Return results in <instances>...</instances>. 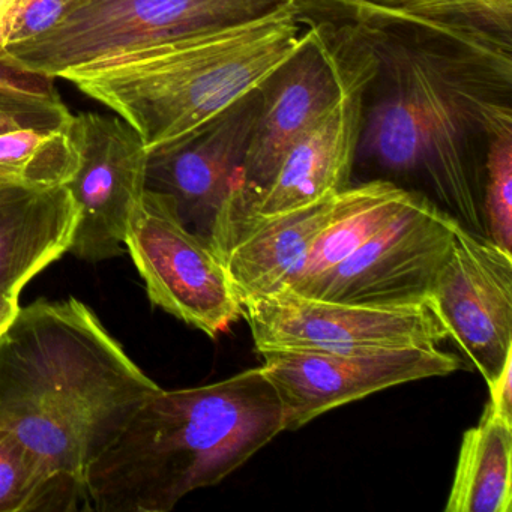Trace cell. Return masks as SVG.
Instances as JSON below:
<instances>
[{"label":"cell","mask_w":512,"mask_h":512,"mask_svg":"<svg viewBox=\"0 0 512 512\" xmlns=\"http://www.w3.org/2000/svg\"><path fill=\"white\" fill-rule=\"evenodd\" d=\"M20 304L19 296L10 295L5 290L0 289V337L10 329L14 320L19 316Z\"/></svg>","instance_id":"4316f807"},{"label":"cell","mask_w":512,"mask_h":512,"mask_svg":"<svg viewBox=\"0 0 512 512\" xmlns=\"http://www.w3.org/2000/svg\"><path fill=\"white\" fill-rule=\"evenodd\" d=\"M80 502L31 449L0 428V512L74 511Z\"/></svg>","instance_id":"d6986e66"},{"label":"cell","mask_w":512,"mask_h":512,"mask_svg":"<svg viewBox=\"0 0 512 512\" xmlns=\"http://www.w3.org/2000/svg\"><path fill=\"white\" fill-rule=\"evenodd\" d=\"M284 428L280 397L262 367L229 379L155 392L89 467L98 512H169L247 463Z\"/></svg>","instance_id":"3957f363"},{"label":"cell","mask_w":512,"mask_h":512,"mask_svg":"<svg viewBox=\"0 0 512 512\" xmlns=\"http://www.w3.org/2000/svg\"><path fill=\"white\" fill-rule=\"evenodd\" d=\"M13 0H0V49L5 46V23Z\"/></svg>","instance_id":"83f0119b"},{"label":"cell","mask_w":512,"mask_h":512,"mask_svg":"<svg viewBox=\"0 0 512 512\" xmlns=\"http://www.w3.org/2000/svg\"><path fill=\"white\" fill-rule=\"evenodd\" d=\"M512 361L506 364L503 368L502 374H500L497 382L494 383L491 388H488L490 392V400L488 404L493 407L496 412L500 415L506 416V418L512 419Z\"/></svg>","instance_id":"484cf974"},{"label":"cell","mask_w":512,"mask_h":512,"mask_svg":"<svg viewBox=\"0 0 512 512\" xmlns=\"http://www.w3.org/2000/svg\"><path fill=\"white\" fill-rule=\"evenodd\" d=\"M458 224L419 193L395 220L302 296L364 307H425Z\"/></svg>","instance_id":"ba28073f"},{"label":"cell","mask_w":512,"mask_h":512,"mask_svg":"<svg viewBox=\"0 0 512 512\" xmlns=\"http://www.w3.org/2000/svg\"><path fill=\"white\" fill-rule=\"evenodd\" d=\"M160 386L70 298L34 302L0 337V428L89 506V467Z\"/></svg>","instance_id":"7a4b0ae2"},{"label":"cell","mask_w":512,"mask_h":512,"mask_svg":"<svg viewBox=\"0 0 512 512\" xmlns=\"http://www.w3.org/2000/svg\"><path fill=\"white\" fill-rule=\"evenodd\" d=\"M425 307L491 388L512 361V253L458 224Z\"/></svg>","instance_id":"8fae6325"},{"label":"cell","mask_w":512,"mask_h":512,"mask_svg":"<svg viewBox=\"0 0 512 512\" xmlns=\"http://www.w3.org/2000/svg\"><path fill=\"white\" fill-rule=\"evenodd\" d=\"M485 238L512 253V127L491 139L481 187Z\"/></svg>","instance_id":"7402d4cb"},{"label":"cell","mask_w":512,"mask_h":512,"mask_svg":"<svg viewBox=\"0 0 512 512\" xmlns=\"http://www.w3.org/2000/svg\"><path fill=\"white\" fill-rule=\"evenodd\" d=\"M67 130L79 158L65 184L77 209L68 253L89 263L115 259L127 251L128 223L146 190L148 148L118 115H73Z\"/></svg>","instance_id":"30bf717a"},{"label":"cell","mask_w":512,"mask_h":512,"mask_svg":"<svg viewBox=\"0 0 512 512\" xmlns=\"http://www.w3.org/2000/svg\"><path fill=\"white\" fill-rule=\"evenodd\" d=\"M280 4H299V2H305V0H278Z\"/></svg>","instance_id":"f1b7e54d"},{"label":"cell","mask_w":512,"mask_h":512,"mask_svg":"<svg viewBox=\"0 0 512 512\" xmlns=\"http://www.w3.org/2000/svg\"><path fill=\"white\" fill-rule=\"evenodd\" d=\"M77 209L65 185L40 187L16 176L0 178V289L23 287L61 259L73 239Z\"/></svg>","instance_id":"9a60e30c"},{"label":"cell","mask_w":512,"mask_h":512,"mask_svg":"<svg viewBox=\"0 0 512 512\" xmlns=\"http://www.w3.org/2000/svg\"><path fill=\"white\" fill-rule=\"evenodd\" d=\"M364 70L358 167L418 179L484 236L481 187L491 139L512 127V41L319 0Z\"/></svg>","instance_id":"6da1fadb"},{"label":"cell","mask_w":512,"mask_h":512,"mask_svg":"<svg viewBox=\"0 0 512 512\" xmlns=\"http://www.w3.org/2000/svg\"><path fill=\"white\" fill-rule=\"evenodd\" d=\"M67 127L0 133V170L40 187L67 184L79 161Z\"/></svg>","instance_id":"ffe728a7"},{"label":"cell","mask_w":512,"mask_h":512,"mask_svg":"<svg viewBox=\"0 0 512 512\" xmlns=\"http://www.w3.org/2000/svg\"><path fill=\"white\" fill-rule=\"evenodd\" d=\"M512 419L490 404L464 433L446 512H511Z\"/></svg>","instance_id":"ac0fdd59"},{"label":"cell","mask_w":512,"mask_h":512,"mask_svg":"<svg viewBox=\"0 0 512 512\" xmlns=\"http://www.w3.org/2000/svg\"><path fill=\"white\" fill-rule=\"evenodd\" d=\"M344 197L346 190L248 227L223 259L242 305L283 289L314 239L343 208Z\"/></svg>","instance_id":"2e32d148"},{"label":"cell","mask_w":512,"mask_h":512,"mask_svg":"<svg viewBox=\"0 0 512 512\" xmlns=\"http://www.w3.org/2000/svg\"><path fill=\"white\" fill-rule=\"evenodd\" d=\"M298 4L80 68L64 80L131 125L148 151L199 130L313 38Z\"/></svg>","instance_id":"277c9868"},{"label":"cell","mask_w":512,"mask_h":512,"mask_svg":"<svg viewBox=\"0 0 512 512\" xmlns=\"http://www.w3.org/2000/svg\"><path fill=\"white\" fill-rule=\"evenodd\" d=\"M325 44L340 77V98L287 152L272 181L233 221L214 250L224 259L230 248L263 218L304 208L352 185L362 122L364 70L326 17L305 14Z\"/></svg>","instance_id":"52a82bcc"},{"label":"cell","mask_w":512,"mask_h":512,"mask_svg":"<svg viewBox=\"0 0 512 512\" xmlns=\"http://www.w3.org/2000/svg\"><path fill=\"white\" fill-rule=\"evenodd\" d=\"M392 16L482 32L512 41V0H358Z\"/></svg>","instance_id":"44dd1931"},{"label":"cell","mask_w":512,"mask_h":512,"mask_svg":"<svg viewBox=\"0 0 512 512\" xmlns=\"http://www.w3.org/2000/svg\"><path fill=\"white\" fill-rule=\"evenodd\" d=\"M77 2L79 0H13L5 23V46L31 40L55 28Z\"/></svg>","instance_id":"cb8c5ba5"},{"label":"cell","mask_w":512,"mask_h":512,"mask_svg":"<svg viewBox=\"0 0 512 512\" xmlns=\"http://www.w3.org/2000/svg\"><path fill=\"white\" fill-rule=\"evenodd\" d=\"M278 0H79L50 31L0 49V61L64 79L80 68L247 22Z\"/></svg>","instance_id":"5b68a950"},{"label":"cell","mask_w":512,"mask_h":512,"mask_svg":"<svg viewBox=\"0 0 512 512\" xmlns=\"http://www.w3.org/2000/svg\"><path fill=\"white\" fill-rule=\"evenodd\" d=\"M0 86L16 89V91L29 92V94H59L55 88V79H52V77L19 70V68L11 67L4 61H0Z\"/></svg>","instance_id":"d4e9b609"},{"label":"cell","mask_w":512,"mask_h":512,"mask_svg":"<svg viewBox=\"0 0 512 512\" xmlns=\"http://www.w3.org/2000/svg\"><path fill=\"white\" fill-rule=\"evenodd\" d=\"M418 194L386 179L350 185L346 188L343 208L314 239L283 289L304 295L319 278L395 220Z\"/></svg>","instance_id":"e0dca14e"},{"label":"cell","mask_w":512,"mask_h":512,"mask_svg":"<svg viewBox=\"0 0 512 512\" xmlns=\"http://www.w3.org/2000/svg\"><path fill=\"white\" fill-rule=\"evenodd\" d=\"M259 92V113L244 164L218 215L212 248L260 191L265 190L287 152L340 98L337 67L316 31L302 49L259 86Z\"/></svg>","instance_id":"7c38bea8"},{"label":"cell","mask_w":512,"mask_h":512,"mask_svg":"<svg viewBox=\"0 0 512 512\" xmlns=\"http://www.w3.org/2000/svg\"><path fill=\"white\" fill-rule=\"evenodd\" d=\"M259 106L257 88L199 130L148 152L146 190L172 199L185 227L209 244L238 182Z\"/></svg>","instance_id":"5bb4252c"},{"label":"cell","mask_w":512,"mask_h":512,"mask_svg":"<svg viewBox=\"0 0 512 512\" xmlns=\"http://www.w3.org/2000/svg\"><path fill=\"white\" fill-rule=\"evenodd\" d=\"M70 112L61 95H38L0 86V133L20 128H65Z\"/></svg>","instance_id":"603a6c76"},{"label":"cell","mask_w":512,"mask_h":512,"mask_svg":"<svg viewBox=\"0 0 512 512\" xmlns=\"http://www.w3.org/2000/svg\"><path fill=\"white\" fill-rule=\"evenodd\" d=\"M257 352L436 347L446 334L427 307L376 308L281 289L244 305Z\"/></svg>","instance_id":"4fadbf2b"},{"label":"cell","mask_w":512,"mask_h":512,"mask_svg":"<svg viewBox=\"0 0 512 512\" xmlns=\"http://www.w3.org/2000/svg\"><path fill=\"white\" fill-rule=\"evenodd\" d=\"M125 248L152 304L208 337L229 331L244 314L226 263L185 227L164 194L145 190L131 214Z\"/></svg>","instance_id":"8992f818"},{"label":"cell","mask_w":512,"mask_h":512,"mask_svg":"<svg viewBox=\"0 0 512 512\" xmlns=\"http://www.w3.org/2000/svg\"><path fill=\"white\" fill-rule=\"evenodd\" d=\"M2 176H14V175H11V173H8V172H4V170H0V178H2Z\"/></svg>","instance_id":"f546056e"},{"label":"cell","mask_w":512,"mask_h":512,"mask_svg":"<svg viewBox=\"0 0 512 512\" xmlns=\"http://www.w3.org/2000/svg\"><path fill=\"white\" fill-rule=\"evenodd\" d=\"M260 367L274 385L284 412V428L308 422L383 389L449 376L461 367L436 347L373 349H269L259 352Z\"/></svg>","instance_id":"9c48e42d"}]
</instances>
